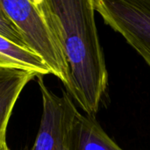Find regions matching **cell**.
<instances>
[{"label":"cell","mask_w":150,"mask_h":150,"mask_svg":"<svg viewBox=\"0 0 150 150\" xmlns=\"http://www.w3.org/2000/svg\"><path fill=\"white\" fill-rule=\"evenodd\" d=\"M61 33L69 69L67 93L86 115L98 113L106 99L108 71L92 0H47Z\"/></svg>","instance_id":"cell-1"},{"label":"cell","mask_w":150,"mask_h":150,"mask_svg":"<svg viewBox=\"0 0 150 150\" xmlns=\"http://www.w3.org/2000/svg\"><path fill=\"white\" fill-rule=\"evenodd\" d=\"M0 6L19 31L26 47L69 84V69L55 15L47 0H0Z\"/></svg>","instance_id":"cell-2"},{"label":"cell","mask_w":150,"mask_h":150,"mask_svg":"<svg viewBox=\"0 0 150 150\" xmlns=\"http://www.w3.org/2000/svg\"><path fill=\"white\" fill-rule=\"evenodd\" d=\"M92 4L150 67V0H92Z\"/></svg>","instance_id":"cell-3"},{"label":"cell","mask_w":150,"mask_h":150,"mask_svg":"<svg viewBox=\"0 0 150 150\" xmlns=\"http://www.w3.org/2000/svg\"><path fill=\"white\" fill-rule=\"evenodd\" d=\"M42 98L40 128L30 150H70L71 130L78 112L67 92L55 95L45 84L42 76H35Z\"/></svg>","instance_id":"cell-4"},{"label":"cell","mask_w":150,"mask_h":150,"mask_svg":"<svg viewBox=\"0 0 150 150\" xmlns=\"http://www.w3.org/2000/svg\"><path fill=\"white\" fill-rule=\"evenodd\" d=\"M36 76L20 69H0V144L6 142L7 126L21 91Z\"/></svg>","instance_id":"cell-5"},{"label":"cell","mask_w":150,"mask_h":150,"mask_svg":"<svg viewBox=\"0 0 150 150\" xmlns=\"http://www.w3.org/2000/svg\"><path fill=\"white\" fill-rule=\"evenodd\" d=\"M70 150H124L104 131L93 116L76 113L72 130Z\"/></svg>","instance_id":"cell-6"},{"label":"cell","mask_w":150,"mask_h":150,"mask_svg":"<svg viewBox=\"0 0 150 150\" xmlns=\"http://www.w3.org/2000/svg\"><path fill=\"white\" fill-rule=\"evenodd\" d=\"M0 69H20L40 76L50 74L38 55L2 36H0Z\"/></svg>","instance_id":"cell-7"},{"label":"cell","mask_w":150,"mask_h":150,"mask_svg":"<svg viewBox=\"0 0 150 150\" xmlns=\"http://www.w3.org/2000/svg\"><path fill=\"white\" fill-rule=\"evenodd\" d=\"M0 36L5 38L6 40L22 47L27 48L25 41L20 34L19 31L13 24L11 19L8 17L3 8L0 6ZM28 49V48H27Z\"/></svg>","instance_id":"cell-8"},{"label":"cell","mask_w":150,"mask_h":150,"mask_svg":"<svg viewBox=\"0 0 150 150\" xmlns=\"http://www.w3.org/2000/svg\"><path fill=\"white\" fill-rule=\"evenodd\" d=\"M0 150H10V149L8 148L7 142H4L0 144Z\"/></svg>","instance_id":"cell-9"}]
</instances>
